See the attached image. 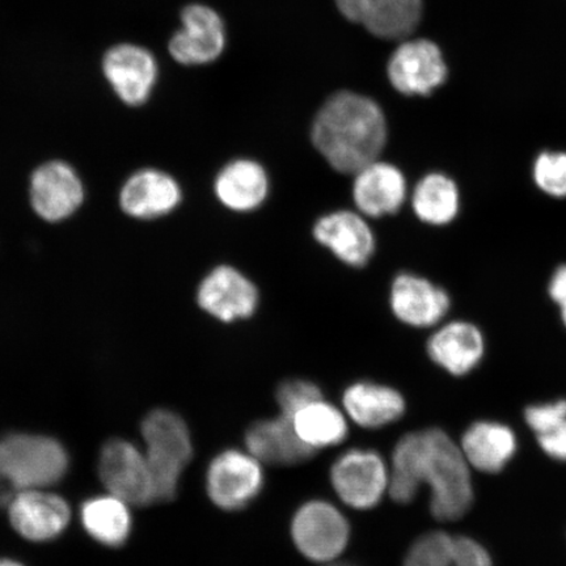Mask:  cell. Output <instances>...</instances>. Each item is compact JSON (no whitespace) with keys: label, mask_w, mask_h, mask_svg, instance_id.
<instances>
[{"label":"cell","mask_w":566,"mask_h":566,"mask_svg":"<svg viewBox=\"0 0 566 566\" xmlns=\"http://www.w3.org/2000/svg\"><path fill=\"white\" fill-rule=\"evenodd\" d=\"M292 537L295 547L308 560L328 564L336 562L348 547L350 526L336 506L314 500L294 514Z\"/></svg>","instance_id":"obj_6"},{"label":"cell","mask_w":566,"mask_h":566,"mask_svg":"<svg viewBox=\"0 0 566 566\" xmlns=\"http://www.w3.org/2000/svg\"><path fill=\"white\" fill-rule=\"evenodd\" d=\"M214 193L218 201L229 210H256L265 202L269 193L265 168L252 159L232 160L217 175Z\"/></svg>","instance_id":"obj_24"},{"label":"cell","mask_w":566,"mask_h":566,"mask_svg":"<svg viewBox=\"0 0 566 566\" xmlns=\"http://www.w3.org/2000/svg\"><path fill=\"white\" fill-rule=\"evenodd\" d=\"M423 485L436 520L458 521L470 512L475 495L470 464L442 429L413 431L395 446L388 486L392 500L410 504Z\"/></svg>","instance_id":"obj_1"},{"label":"cell","mask_w":566,"mask_h":566,"mask_svg":"<svg viewBox=\"0 0 566 566\" xmlns=\"http://www.w3.org/2000/svg\"><path fill=\"white\" fill-rule=\"evenodd\" d=\"M275 398H277L281 415L292 420L295 412H298L301 408L310 405V402L322 399L323 394L322 389L313 381L294 379L282 384Z\"/></svg>","instance_id":"obj_30"},{"label":"cell","mask_w":566,"mask_h":566,"mask_svg":"<svg viewBox=\"0 0 566 566\" xmlns=\"http://www.w3.org/2000/svg\"><path fill=\"white\" fill-rule=\"evenodd\" d=\"M402 566H493L491 555L469 536L431 531L409 548Z\"/></svg>","instance_id":"obj_22"},{"label":"cell","mask_w":566,"mask_h":566,"mask_svg":"<svg viewBox=\"0 0 566 566\" xmlns=\"http://www.w3.org/2000/svg\"><path fill=\"white\" fill-rule=\"evenodd\" d=\"M300 440L317 451L342 443L348 437V422L339 410L323 399L310 402L292 417Z\"/></svg>","instance_id":"obj_28"},{"label":"cell","mask_w":566,"mask_h":566,"mask_svg":"<svg viewBox=\"0 0 566 566\" xmlns=\"http://www.w3.org/2000/svg\"><path fill=\"white\" fill-rule=\"evenodd\" d=\"M0 566H24L15 560H11V558H0Z\"/></svg>","instance_id":"obj_34"},{"label":"cell","mask_w":566,"mask_h":566,"mask_svg":"<svg viewBox=\"0 0 566 566\" xmlns=\"http://www.w3.org/2000/svg\"><path fill=\"white\" fill-rule=\"evenodd\" d=\"M346 19L385 40L408 38L420 24L422 0H335Z\"/></svg>","instance_id":"obj_18"},{"label":"cell","mask_w":566,"mask_h":566,"mask_svg":"<svg viewBox=\"0 0 566 566\" xmlns=\"http://www.w3.org/2000/svg\"><path fill=\"white\" fill-rule=\"evenodd\" d=\"M525 421L535 436L547 433L566 421V400L544 402L525 409Z\"/></svg>","instance_id":"obj_31"},{"label":"cell","mask_w":566,"mask_h":566,"mask_svg":"<svg viewBox=\"0 0 566 566\" xmlns=\"http://www.w3.org/2000/svg\"><path fill=\"white\" fill-rule=\"evenodd\" d=\"M81 520L87 534L106 547L124 546L132 533L129 505L112 494L83 502Z\"/></svg>","instance_id":"obj_27"},{"label":"cell","mask_w":566,"mask_h":566,"mask_svg":"<svg viewBox=\"0 0 566 566\" xmlns=\"http://www.w3.org/2000/svg\"><path fill=\"white\" fill-rule=\"evenodd\" d=\"M197 303L217 321L233 323L256 313L259 292L254 283L238 269L219 265L198 286Z\"/></svg>","instance_id":"obj_12"},{"label":"cell","mask_w":566,"mask_h":566,"mask_svg":"<svg viewBox=\"0 0 566 566\" xmlns=\"http://www.w3.org/2000/svg\"><path fill=\"white\" fill-rule=\"evenodd\" d=\"M97 467L106 491L127 505L146 506L155 502L150 467L136 444L118 438L106 442Z\"/></svg>","instance_id":"obj_8"},{"label":"cell","mask_w":566,"mask_h":566,"mask_svg":"<svg viewBox=\"0 0 566 566\" xmlns=\"http://www.w3.org/2000/svg\"><path fill=\"white\" fill-rule=\"evenodd\" d=\"M533 180L552 198H566V151H543L534 160Z\"/></svg>","instance_id":"obj_29"},{"label":"cell","mask_w":566,"mask_h":566,"mask_svg":"<svg viewBox=\"0 0 566 566\" xmlns=\"http://www.w3.org/2000/svg\"><path fill=\"white\" fill-rule=\"evenodd\" d=\"M331 484L344 504L369 511L388 492L389 471L378 452L353 449L339 455L331 469Z\"/></svg>","instance_id":"obj_9"},{"label":"cell","mask_w":566,"mask_h":566,"mask_svg":"<svg viewBox=\"0 0 566 566\" xmlns=\"http://www.w3.org/2000/svg\"><path fill=\"white\" fill-rule=\"evenodd\" d=\"M548 295L560 311L562 322L566 328V264L558 265L548 282Z\"/></svg>","instance_id":"obj_33"},{"label":"cell","mask_w":566,"mask_h":566,"mask_svg":"<svg viewBox=\"0 0 566 566\" xmlns=\"http://www.w3.org/2000/svg\"><path fill=\"white\" fill-rule=\"evenodd\" d=\"M410 207L422 223L443 228L459 217L462 193L458 182L450 175L440 171L429 172L413 187Z\"/></svg>","instance_id":"obj_26"},{"label":"cell","mask_w":566,"mask_h":566,"mask_svg":"<svg viewBox=\"0 0 566 566\" xmlns=\"http://www.w3.org/2000/svg\"><path fill=\"white\" fill-rule=\"evenodd\" d=\"M119 207L136 219L168 216L182 200L180 184L160 169L144 168L133 174L119 190Z\"/></svg>","instance_id":"obj_19"},{"label":"cell","mask_w":566,"mask_h":566,"mask_svg":"<svg viewBox=\"0 0 566 566\" xmlns=\"http://www.w3.org/2000/svg\"><path fill=\"white\" fill-rule=\"evenodd\" d=\"M245 446L259 462L273 465L301 464L315 454L296 436L292 420L282 415L253 422L245 431Z\"/></svg>","instance_id":"obj_21"},{"label":"cell","mask_w":566,"mask_h":566,"mask_svg":"<svg viewBox=\"0 0 566 566\" xmlns=\"http://www.w3.org/2000/svg\"><path fill=\"white\" fill-rule=\"evenodd\" d=\"M389 306L402 324L431 328L450 313L451 296L442 286L422 275L400 273L389 290Z\"/></svg>","instance_id":"obj_14"},{"label":"cell","mask_w":566,"mask_h":566,"mask_svg":"<svg viewBox=\"0 0 566 566\" xmlns=\"http://www.w3.org/2000/svg\"><path fill=\"white\" fill-rule=\"evenodd\" d=\"M182 28L172 34L168 52L184 66L205 65L222 54L226 31L221 17L208 6L189 4L181 11Z\"/></svg>","instance_id":"obj_13"},{"label":"cell","mask_w":566,"mask_h":566,"mask_svg":"<svg viewBox=\"0 0 566 566\" xmlns=\"http://www.w3.org/2000/svg\"><path fill=\"white\" fill-rule=\"evenodd\" d=\"M261 462L235 449L224 450L211 460L207 471V492L212 504L224 512H239L263 491Z\"/></svg>","instance_id":"obj_7"},{"label":"cell","mask_w":566,"mask_h":566,"mask_svg":"<svg viewBox=\"0 0 566 566\" xmlns=\"http://www.w3.org/2000/svg\"><path fill=\"white\" fill-rule=\"evenodd\" d=\"M313 233L318 244L352 268H363L374 256V232L359 211H332L317 219Z\"/></svg>","instance_id":"obj_16"},{"label":"cell","mask_w":566,"mask_h":566,"mask_svg":"<svg viewBox=\"0 0 566 566\" xmlns=\"http://www.w3.org/2000/svg\"><path fill=\"white\" fill-rule=\"evenodd\" d=\"M7 506L12 527L20 536L35 543L55 539L71 520L67 502L44 490L21 492Z\"/></svg>","instance_id":"obj_17"},{"label":"cell","mask_w":566,"mask_h":566,"mask_svg":"<svg viewBox=\"0 0 566 566\" xmlns=\"http://www.w3.org/2000/svg\"><path fill=\"white\" fill-rule=\"evenodd\" d=\"M388 139L384 109L373 98L342 91L324 103L311 127V140L337 172L354 175L379 159Z\"/></svg>","instance_id":"obj_2"},{"label":"cell","mask_w":566,"mask_h":566,"mask_svg":"<svg viewBox=\"0 0 566 566\" xmlns=\"http://www.w3.org/2000/svg\"><path fill=\"white\" fill-rule=\"evenodd\" d=\"M86 196L81 176L69 163L51 160L35 168L30 184L32 208L46 222L59 223L74 216Z\"/></svg>","instance_id":"obj_11"},{"label":"cell","mask_w":566,"mask_h":566,"mask_svg":"<svg viewBox=\"0 0 566 566\" xmlns=\"http://www.w3.org/2000/svg\"><path fill=\"white\" fill-rule=\"evenodd\" d=\"M323 566H358V565L352 564V563H345V562H339V563L332 562L328 564H324Z\"/></svg>","instance_id":"obj_35"},{"label":"cell","mask_w":566,"mask_h":566,"mask_svg":"<svg viewBox=\"0 0 566 566\" xmlns=\"http://www.w3.org/2000/svg\"><path fill=\"white\" fill-rule=\"evenodd\" d=\"M343 402L350 419L366 429H379L399 421L407 409L398 389L374 381H357L346 388Z\"/></svg>","instance_id":"obj_25"},{"label":"cell","mask_w":566,"mask_h":566,"mask_svg":"<svg viewBox=\"0 0 566 566\" xmlns=\"http://www.w3.org/2000/svg\"><path fill=\"white\" fill-rule=\"evenodd\" d=\"M150 467L155 502L176 497L180 478L193 455L192 438L186 421L169 409H154L140 424Z\"/></svg>","instance_id":"obj_4"},{"label":"cell","mask_w":566,"mask_h":566,"mask_svg":"<svg viewBox=\"0 0 566 566\" xmlns=\"http://www.w3.org/2000/svg\"><path fill=\"white\" fill-rule=\"evenodd\" d=\"M536 440L544 454L556 462L566 463V421L547 433L537 436Z\"/></svg>","instance_id":"obj_32"},{"label":"cell","mask_w":566,"mask_h":566,"mask_svg":"<svg viewBox=\"0 0 566 566\" xmlns=\"http://www.w3.org/2000/svg\"><path fill=\"white\" fill-rule=\"evenodd\" d=\"M101 71L119 102L133 108L145 105L159 81L157 56L144 45L118 41L105 49Z\"/></svg>","instance_id":"obj_5"},{"label":"cell","mask_w":566,"mask_h":566,"mask_svg":"<svg viewBox=\"0 0 566 566\" xmlns=\"http://www.w3.org/2000/svg\"><path fill=\"white\" fill-rule=\"evenodd\" d=\"M407 177L399 167L379 159L354 174V205L366 218H381L400 211L408 198Z\"/></svg>","instance_id":"obj_15"},{"label":"cell","mask_w":566,"mask_h":566,"mask_svg":"<svg viewBox=\"0 0 566 566\" xmlns=\"http://www.w3.org/2000/svg\"><path fill=\"white\" fill-rule=\"evenodd\" d=\"M485 348L483 332L465 321L443 324L427 345L430 359L454 377H464L475 370L485 356Z\"/></svg>","instance_id":"obj_20"},{"label":"cell","mask_w":566,"mask_h":566,"mask_svg":"<svg viewBox=\"0 0 566 566\" xmlns=\"http://www.w3.org/2000/svg\"><path fill=\"white\" fill-rule=\"evenodd\" d=\"M388 80L406 96H430L448 81L440 46L429 40H412L401 44L389 59Z\"/></svg>","instance_id":"obj_10"},{"label":"cell","mask_w":566,"mask_h":566,"mask_svg":"<svg viewBox=\"0 0 566 566\" xmlns=\"http://www.w3.org/2000/svg\"><path fill=\"white\" fill-rule=\"evenodd\" d=\"M460 449L473 469L493 475L512 462L518 441L513 429L505 423L476 421L464 431Z\"/></svg>","instance_id":"obj_23"},{"label":"cell","mask_w":566,"mask_h":566,"mask_svg":"<svg viewBox=\"0 0 566 566\" xmlns=\"http://www.w3.org/2000/svg\"><path fill=\"white\" fill-rule=\"evenodd\" d=\"M70 459L52 437L10 433L0 437V506L17 494L45 490L66 475Z\"/></svg>","instance_id":"obj_3"}]
</instances>
